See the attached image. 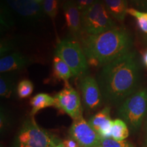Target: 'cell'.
<instances>
[{
  "mask_svg": "<svg viewBox=\"0 0 147 147\" xmlns=\"http://www.w3.org/2000/svg\"><path fill=\"white\" fill-rule=\"evenodd\" d=\"M30 104L32 109L31 111V115L34 116L36 114L44 108L55 106V97L47 93H38L33 97L30 101Z\"/></svg>",
  "mask_w": 147,
  "mask_h": 147,
  "instance_id": "15",
  "label": "cell"
},
{
  "mask_svg": "<svg viewBox=\"0 0 147 147\" xmlns=\"http://www.w3.org/2000/svg\"><path fill=\"white\" fill-rule=\"evenodd\" d=\"M55 107L67 114L73 120L82 117L83 108L78 92L69 82H65V87L54 96Z\"/></svg>",
  "mask_w": 147,
  "mask_h": 147,
  "instance_id": "7",
  "label": "cell"
},
{
  "mask_svg": "<svg viewBox=\"0 0 147 147\" xmlns=\"http://www.w3.org/2000/svg\"><path fill=\"white\" fill-rule=\"evenodd\" d=\"M132 45L131 36L125 29L116 26L101 34L81 37V46L88 63L104 66L128 52Z\"/></svg>",
  "mask_w": 147,
  "mask_h": 147,
  "instance_id": "2",
  "label": "cell"
},
{
  "mask_svg": "<svg viewBox=\"0 0 147 147\" xmlns=\"http://www.w3.org/2000/svg\"><path fill=\"white\" fill-rule=\"evenodd\" d=\"M61 142L58 138L40 127L32 117L23 122L13 147H55Z\"/></svg>",
  "mask_w": 147,
  "mask_h": 147,
  "instance_id": "3",
  "label": "cell"
},
{
  "mask_svg": "<svg viewBox=\"0 0 147 147\" xmlns=\"http://www.w3.org/2000/svg\"><path fill=\"white\" fill-rule=\"evenodd\" d=\"M69 137L77 141L81 147H89L98 144L101 139L100 136L83 117L73 120L69 129Z\"/></svg>",
  "mask_w": 147,
  "mask_h": 147,
  "instance_id": "8",
  "label": "cell"
},
{
  "mask_svg": "<svg viewBox=\"0 0 147 147\" xmlns=\"http://www.w3.org/2000/svg\"><path fill=\"white\" fill-rule=\"evenodd\" d=\"M61 142L65 147H81L77 141L70 137L69 138L64 140Z\"/></svg>",
  "mask_w": 147,
  "mask_h": 147,
  "instance_id": "27",
  "label": "cell"
},
{
  "mask_svg": "<svg viewBox=\"0 0 147 147\" xmlns=\"http://www.w3.org/2000/svg\"><path fill=\"white\" fill-rule=\"evenodd\" d=\"M35 1H36L37 3H39V4L42 5V3H43L44 1H45V0H35Z\"/></svg>",
  "mask_w": 147,
  "mask_h": 147,
  "instance_id": "30",
  "label": "cell"
},
{
  "mask_svg": "<svg viewBox=\"0 0 147 147\" xmlns=\"http://www.w3.org/2000/svg\"><path fill=\"white\" fill-rule=\"evenodd\" d=\"M59 0H45L42 8L45 14L49 16L53 21L56 18L58 12Z\"/></svg>",
  "mask_w": 147,
  "mask_h": 147,
  "instance_id": "21",
  "label": "cell"
},
{
  "mask_svg": "<svg viewBox=\"0 0 147 147\" xmlns=\"http://www.w3.org/2000/svg\"><path fill=\"white\" fill-rule=\"evenodd\" d=\"M113 120L110 118V108L106 106L88 121L94 131L102 138H111Z\"/></svg>",
  "mask_w": 147,
  "mask_h": 147,
  "instance_id": "12",
  "label": "cell"
},
{
  "mask_svg": "<svg viewBox=\"0 0 147 147\" xmlns=\"http://www.w3.org/2000/svg\"><path fill=\"white\" fill-rule=\"evenodd\" d=\"M74 1L79 10L82 12L90 8L97 0H74Z\"/></svg>",
  "mask_w": 147,
  "mask_h": 147,
  "instance_id": "23",
  "label": "cell"
},
{
  "mask_svg": "<svg viewBox=\"0 0 147 147\" xmlns=\"http://www.w3.org/2000/svg\"><path fill=\"white\" fill-rule=\"evenodd\" d=\"M82 31L87 35L101 34L116 27L102 0L81 12Z\"/></svg>",
  "mask_w": 147,
  "mask_h": 147,
  "instance_id": "6",
  "label": "cell"
},
{
  "mask_svg": "<svg viewBox=\"0 0 147 147\" xmlns=\"http://www.w3.org/2000/svg\"><path fill=\"white\" fill-rule=\"evenodd\" d=\"M55 147H65V146H63V144H62V142H61L60 144H59L57 145V146H56Z\"/></svg>",
  "mask_w": 147,
  "mask_h": 147,
  "instance_id": "32",
  "label": "cell"
},
{
  "mask_svg": "<svg viewBox=\"0 0 147 147\" xmlns=\"http://www.w3.org/2000/svg\"><path fill=\"white\" fill-rule=\"evenodd\" d=\"M147 113V89L138 90L119 105V117L126 123L132 131L140 128Z\"/></svg>",
  "mask_w": 147,
  "mask_h": 147,
  "instance_id": "4",
  "label": "cell"
},
{
  "mask_svg": "<svg viewBox=\"0 0 147 147\" xmlns=\"http://www.w3.org/2000/svg\"><path fill=\"white\" fill-rule=\"evenodd\" d=\"M89 147H102L101 146L100 144H96V145H94V146H89Z\"/></svg>",
  "mask_w": 147,
  "mask_h": 147,
  "instance_id": "33",
  "label": "cell"
},
{
  "mask_svg": "<svg viewBox=\"0 0 147 147\" xmlns=\"http://www.w3.org/2000/svg\"><path fill=\"white\" fill-rule=\"evenodd\" d=\"M34 86L31 80L24 79L18 84L16 91L18 96L21 99H25L30 96L34 91Z\"/></svg>",
  "mask_w": 147,
  "mask_h": 147,
  "instance_id": "20",
  "label": "cell"
},
{
  "mask_svg": "<svg viewBox=\"0 0 147 147\" xmlns=\"http://www.w3.org/2000/svg\"><path fill=\"white\" fill-rule=\"evenodd\" d=\"M12 46L8 41L1 42V57L10 54V51L12 50Z\"/></svg>",
  "mask_w": 147,
  "mask_h": 147,
  "instance_id": "24",
  "label": "cell"
},
{
  "mask_svg": "<svg viewBox=\"0 0 147 147\" xmlns=\"http://www.w3.org/2000/svg\"><path fill=\"white\" fill-rule=\"evenodd\" d=\"M129 131L127 125L123 120L116 119L113 121L111 129V138L117 140H125L128 138Z\"/></svg>",
  "mask_w": 147,
  "mask_h": 147,
  "instance_id": "18",
  "label": "cell"
},
{
  "mask_svg": "<svg viewBox=\"0 0 147 147\" xmlns=\"http://www.w3.org/2000/svg\"><path fill=\"white\" fill-rule=\"evenodd\" d=\"M127 14L136 18L137 25L140 30L147 34V12H142L134 8H128Z\"/></svg>",
  "mask_w": 147,
  "mask_h": 147,
  "instance_id": "19",
  "label": "cell"
},
{
  "mask_svg": "<svg viewBox=\"0 0 147 147\" xmlns=\"http://www.w3.org/2000/svg\"><path fill=\"white\" fill-rule=\"evenodd\" d=\"M64 16H65L66 25L71 38L78 39L81 38V12L79 10L74 0L67 1L62 4Z\"/></svg>",
  "mask_w": 147,
  "mask_h": 147,
  "instance_id": "11",
  "label": "cell"
},
{
  "mask_svg": "<svg viewBox=\"0 0 147 147\" xmlns=\"http://www.w3.org/2000/svg\"><path fill=\"white\" fill-rule=\"evenodd\" d=\"M103 1L110 16L119 22L124 21L127 14V0H104Z\"/></svg>",
  "mask_w": 147,
  "mask_h": 147,
  "instance_id": "14",
  "label": "cell"
},
{
  "mask_svg": "<svg viewBox=\"0 0 147 147\" xmlns=\"http://www.w3.org/2000/svg\"><path fill=\"white\" fill-rule=\"evenodd\" d=\"M15 77L12 72L1 74L0 76V95L10 98L16 87Z\"/></svg>",
  "mask_w": 147,
  "mask_h": 147,
  "instance_id": "17",
  "label": "cell"
},
{
  "mask_svg": "<svg viewBox=\"0 0 147 147\" xmlns=\"http://www.w3.org/2000/svg\"><path fill=\"white\" fill-rule=\"evenodd\" d=\"M53 76L58 80H63L65 82H68V80L74 76L72 71L65 62L59 57L55 56L53 61Z\"/></svg>",
  "mask_w": 147,
  "mask_h": 147,
  "instance_id": "16",
  "label": "cell"
},
{
  "mask_svg": "<svg viewBox=\"0 0 147 147\" xmlns=\"http://www.w3.org/2000/svg\"><path fill=\"white\" fill-rule=\"evenodd\" d=\"M99 144L102 147H135L131 143L126 140H117L113 138H102Z\"/></svg>",
  "mask_w": 147,
  "mask_h": 147,
  "instance_id": "22",
  "label": "cell"
},
{
  "mask_svg": "<svg viewBox=\"0 0 147 147\" xmlns=\"http://www.w3.org/2000/svg\"><path fill=\"white\" fill-rule=\"evenodd\" d=\"M71 1V0H61L62 4H63V3H65L66 2H67V1Z\"/></svg>",
  "mask_w": 147,
  "mask_h": 147,
  "instance_id": "31",
  "label": "cell"
},
{
  "mask_svg": "<svg viewBox=\"0 0 147 147\" xmlns=\"http://www.w3.org/2000/svg\"><path fill=\"white\" fill-rule=\"evenodd\" d=\"M0 125H1V130L5 129V128L8 125V116L6 115L4 110H1V120H0Z\"/></svg>",
  "mask_w": 147,
  "mask_h": 147,
  "instance_id": "26",
  "label": "cell"
},
{
  "mask_svg": "<svg viewBox=\"0 0 147 147\" xmlns=\"http://www.w3.org/2000/svg\"><path fill=\"white\" fill-rule=\"evenodd\" d=\"M144 146L147 147V120L146 123V134H145V138L144 140Z\"/></svg>",
  "mask_w": 147,
  "mask_h": 147,
  "instance_id": "28",
  "label": "cell"
},
{
  "mask_svg": "<svg viewBox=\"0 0 147 147\" xmlns=\"http://www.w3.org/2000/svg\"><path fill=\"white\" fill-rule=\"evenodd\" d=\"M139 82V65L131 51L103 66L97 77L103 100L111 105H120L137 91Z\"/></svg>",
  "mask_w": 147,
  "mask_h": 147,
  "instance_id": "1",
  "label": "cell"
},
{
  "mask_svg": "<svg viewBox=\"0 0 147 147\" xmlns=\"http://www.w3.org/2000/svg\"><path fill=\"white\" fill-rule=\"evenodd\" d=\"M143 62H144V65L147 67V51L143 55Z\"/></svg>",
  "mask_w": 147,
  "mask_h": 147,
  "instance_id": "29",
  "label": "cell"
},
{
  "mask_svg": "<svg viewBox=\"0 0 147 147\" xmlns=\"http://www.w3.org/2000/svg\"><path fill=\"white\" fill-rule=\"evenodd\" d=\"M30 58L19 52L11 53L1 57L0 72L9 73L20 70L30 64Z\"/></svg>",
  "mask_w": 147,
  "mask_h": 147,
  "instance_id": "13",
  "label": "cell"
},
{
  "mask_svg": "<svg viewBox=\"0 0 147 147\" xmlns=\"http://www.w3.org/2000/svg\"><path fill=\"white\" fill-rule=\"evenodd\" d=\"M82 102L86 109L94 111L102 105L103 97L97 80L91 76H84L80 81Z\"/></svg>",
  "mask_w": 147,
  "mask_h": 147,
  "instance_id": "9",
  "label": "cell"
},
{
  "mask_svg": "<svg viewBox=\"0 0 147 147\" xmlns=\"http://www.w3.org/2000/svg\"><path fill=\"white\" fill-rule=\"evenodd\" d=\"M132 4L142 12H147V0H130Z\"/></svg>",
  "mask_w": 147,
  "mask_h": 147,
  "instance_id": "25",
  "label": "cell"
},
{
  "mask_svg": "<svg viewBox=\"0 0 147 147\" xmlns=\"http://www.w3.org/2000/svg\"><path fill=\"white\" fill-rule=\"evenodd\" d=\"M11 10L22 17L29 20H42L44 17L42 5L35 0H5Z\"/></svg>",
  "mask_w": 147,
  "mask_h": 147,
  "instance_id": "10",
  "label": "cell"
},
{
  "mask_svg": "<svg viewBox=\"0 0 147 147\" xmlns=\"http://www.w3.org/2000/svg\"><path fill=\"white\" fill-rule=\"evenodd\" d=\"M55 53L69 66L74 76H86L89 63L82 46L76 40L71 38L61 40Z\"/></svg>",
  "mask_w": 147,
  "mask_h": 147,
  "instance_id": "5",
  "label": "cell"
}]
</instances>
